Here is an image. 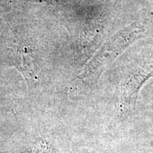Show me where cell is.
<instances>
[{"mask_svg": "<svg viewBox=\"0 0 153 153\" xmlns=\"http://www.w3.org/2000/svg\"><path fill=\"white\" fill-rule=\"evenodd\" d=\"M33 153H50L49 148L45 146V144L41 143V144L37 145L34 148Z\"/></svg>", "mask_w": 153, "mask_h": 153, "instance_id": "1", "label": "cell"}]
</instances>
